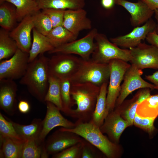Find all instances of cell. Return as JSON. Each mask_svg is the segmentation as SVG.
Masks as SVG:
<instances>
[{"label":"cell","instance_id":"1","mask_svg":"<svg viewBox=\"0 0 158 158\" xmlns=\"http://www.w3.org/2000/svg\"><path fill=\"white\" fill-rule=\"evenodd\" d=\"M49 60L44 54L39 55L29 63L25 73L19 82L26 87L31 95L43 102L49 87Z\"/></svg>","mask_w":158,"mask_h":158},{"label":"cell","instance_id":"2","mask_svg":"<svg viewBox=\"0 0 158 158\" xmlns=\"http://www.w3.org/2000/svg\"><path fill=\"white\" fill-rule=\"evenodd\" d=\"M100 90V87L90 83L71 84V95L77 107L69 116L84 122L90 121Z\"/></svg>","mask_w":158,"mask_h":158},{"label":"cell","instance_id":"3","mask_svg":"<svg viewBox=\"0 0 158 158\" xmlns=\"http://www.w3.org/2000/svg\"><path fill=\"white\" fill-rule=\"evenodd\" d=\"M75 123V126L72 128H60L80 136L96 147L108 158L118 157L120 149L118 144L113 142L104 135L99 128L91 121L84 122L77 120Z\"/></svg>","mask_w":158,"mask_h":158},{"label":"cell","instance_id":"4","mask_svg":"<svg viewBox=\"0 0 158 158\" xmlns=\"http://www.w3.org/2000/svg\"><path fill=\"white\" fill-rule=\"evenodd\" d=\"M109 63L96 62L91 58L83 59L77 72L70 78L71 84L90 83L100 87L109 83L110 75Z\"/></svg>","mask_w":158,"mask_h":158},{"label":"cell","instance_id":"5","mask_svg":"<svg viewBox=\"0 0 158 158\" xmlns=\"http://www.w3.org/2000/svg\"><path fill=\"white\" fill-rule=\"evenodd\" d=\"M96 47L91 58L99 63H109L111 60L130 61L131 56L129 49L120 48L109 41L104 34L98 33L95 37Z\"/></svg>","mask_w":158,"mask_h":158},{"label":"cell","instance_id":"6","mask_svg":"<svg viewBox=\"0 0 158 158\" xmlns=\"http://www.w3.org/2000/svg\"><path fill=\"white\" fill-rule=\"evenodd\" d=\"M110 68V75L106 98L107 108L109 112L115 106L116 100L121 89V84L125 74L130 66L127 62L115 59L109 63Z\"/></svg>","mask_w":158,"mask_h":158},{"label":"cell","instance_id":"7","mask_svg":"<svg viewBox=\"0 0 158 158\" xmlns=\"http://www.w3.org/2000/svg\"><path fill=\"white\" fill-rule=\"evenodd\" d=\"M56 54L49 59V75L59 79L70 78L77 72L83 59L73 54Z\"/></svg>","mask_w":158,"mask_h":158},{"label":"cell","instance_id":"8","mask_svg":"<svg viewBox=\"0 0 158 158\" xmlns=\"http://www.w3.org/2000/svg\"><path fill=\"white\" fill-rule=\"evenodd\" d=\"M98 33L97 30L94 28L83 38L55 48L48 53L75 54L83 60H88L95 49V39Z\"/></svg>","mask_w":158,"mask_h":158},{"label":"cell","instance_id":"9","mask_svg":"<svg viewBox=\"0 0 158 158\" xmlns=\"http://www.w3.org/2000/svg\"><path fill=\"white\" fill-rule=\"evenodd\" d=\"M29 56V53L18 48L10 58L0 61V80L20 79L28 67Z\"/></svg>","mask_w":158,"mask_h":158},{"label":"cell","instance_id":"10","mask_svg":"<svg viewBox=\"0 0 158 158\" xmlns=\"http://www.w3.org/2000/svg\"><path fill=\"white\" fill-rule=\"evenodd\" d=\"M143 73L142 70L138 69L134 65H130L125 74L115 107L121 104L130 94L136 90L144 88L154 89L153 84L145 81L142 78L141 75Z\"/></svg>","mask_w":158,"mask_h":158},{"label":"cell","instance_id":"11","mask_svg":"<svg viewBox=\"0 0 158 158\" xmlns=\"http://www.w3.org/2000/svg\"><path fill=\"white\" fill-rule=\"evenodd\" d=\"M131 56V64L142 70L147 68L158 69V48L154 46L141 43L129 49Z\"/></svg>","mask_w":158,"mask_h":158},{"label":"cell","instance_id":"12","mask_svg":"<svg viewBox=\"0 0 158 158\" xmlns=\"http://www.w3.org/2000/svg\"><path fill=\"white\" fill-rule=\"evenodd\" d=\"M84 139L77 134L61 128L50 135L45 142L48 154L53 155L83 141Z\"/></svg>","mask_w":158,"mask_h":158},{"label":"cell","instance_id":"13","mask_svg":"<svg viewBox=\"0 0 158 158\" xmlns=\"http://www.w3.org/2000/svg\"><path fill=\"white\" fill-rule=\"evenodd\" d=\"M156 23L152 18L143 25L135 27L130 33L126 35L110 39L111 42L117 46L124 49L136 47L146 39L148 34L154 31Z\"/></svg>","mask_w":158,"mask_h":158},{"label":"cell","instance_id":"14","mask_svg":"<svg viewBox=\"0 0 158 158\" xmlns=\"http://www.w3.org/2000/svg\"><path fill=\"white\" fill-rule=\"evenodd\" d=\"M47 111L43 120L42 128L39 138L45 141L46 137L54 128L61 126L71 129L75 126L74 123L64 118L60 112V110L52 103L47 102Z\"/></svg>","mask_w":158,"mask_h":158},{"label":"cell","instance_id":"15","mask_svg":"<svg viewBox=\"0 0 158 158\" xmlns=\"http://www.w3.org/2000/svg\"><path fill=\"white\" fill-rule=\"evenodd\" d=\"M130 126L128 122L121 116L120 111L115 107L109 112L99 128L103 133L107 134L111 141L118 144L123 132Z\"/></svg>","mask_w":158,"mask_h":158},{"label":"cell","instance_id":"16","mask_svg":"<svg viewBox=\"0 0 158 158\" xmlns=\"http://www.w3.org/2000/svg\"><path fill=\"white\" fill-rule=\"evenodd\" d=\"M63 26L77 37L80 32L92 29V22L83 8L65 10Z\"/></svg>","mask_w":158,"mask_h":158},{"label":"cell","instance_id":"17","mask_svg":"<svg viewBox=\"0 0 158 158\" xmlns=\"http://www.w3.org/2000/svg\"><path fill=\"white\" fill-rule=\"evenodd\" d=\"M115 4L124 8L130 14V21L134 27L140 26L151 18L154 11L142 0L136 3L126 0H115Z\"/></svg>","mask_w":158,"mask_h":158},{"label":"cell","instance_id":"18","mask_svg":"<svg viewBox=\"0 0 158 158\" xmlns=\"http://www.w3.org/2000/svg\"><path fill=\"white\" fill-rule=\"evenodd\" d=\"M34 28L32 16H28L10 32V36L15 41L18 48L28 53L32 44L31 34Z\"/></svg>","mask_w":158,"mask_h":158},{"label":"cell","instance_id":"19","mask_svg":"<svg viewBox=\"0 0 158 158\" xmlns=\"http://www.w3.org/2000/svg\"><path fill=\"white\" fill-rule=\"evenodd\" d=\"M18 86L14 80H0V107L10 115H13L17 107L16 97Z\"/></svg>","mask_w":158,"mask_h":158},{"label":"cell","instance_id":"20","mask_svg":"<svg viewBox=\"0 0 158 158\" xmlns=\"http://www.w3.org/2000/svg\"><path fill=\"white\" fill-rule=\"evenodd\" d=\"M150 95V89H139L131 99L124 100L121 104L115 107L121 112L122 118L128 122L130 126H131L133 124L138 105Z\"/></svg>","mask_w":158,"mask_h":158},{"label":"cell","instance_id":"21","mask_svg":"<svg viewBox=\"0 0 158 158\" xmlns=\"http://www.w3.org/2000/svg\"><path fill=\"white\" fill-rule=\"evenodd\" d=\"M32 40L29 52V62L34 60L39 55L49 52L54 47L49 42L47 36L38 32L35 28L32 31Z\"/></svg>","mask_w":158,"mask_h":158},{"label":"cell","instance_id":"22","mask_svg":"<svg viewBox=\"0 0 158 158\" xmlns=\"http://www.w3.org/2000/svg\"><path fill=\"white\" fill-rule=\"evenodd\" d=\"M108 84V83H104L100 87L99 93L90 121L99 128L103 124L104 119L109 113L107 109L106 104Z\"/></svg>","mask_w":158,"mask_h":158},{"label":"cell","instance_id":"23","mask_svg":"<svg viewBox=\"0 0 158 158\" xmlns=\"http://www.w3.org/2000/svg\"><path fill=\"white\" fill-rule=\"evenodd\" d=\"M45 142L39 138L26 140L23 143L21 158H48Z\"/></svg>","mask_w":158,"mask_h":158},{"label":"cell","instance_id":"24","mask_svg":"<svg viewBox=\"0 0 158 158\" xmlns=\"http://www.w3.org/2000/svg\"><path fill=\"white\" fill-rule=\"evenodd\" d=\"M9 120L17 133L23 139L26 140L39 138L42 128L43 120L41 119L35 118L30 124L28 125L20 124Z\"/></svg>","mask_w":158,"mask_h":158},{"label":"cell","instance_id":"25","mask_svg":"<svg viewBox=\"0 0 158 158\" xmlns=\"http://www.w3.org/2000/svg\"><path fill=\"white\" fill-rule=\"evenodd\" d=\"M40 10L55 8L76 10L83 8L85 0H35Z\"/></svg>","mask_w":158,"mask_h":158},{"label":"cell","instance_id":"26","mask_svg":"<svg viewBox=\"0 0 158 158\" xmlns=\"http://www.w3.org/2000/svg\"><path fill=\"white\" fill-rule=\"evenodd\" d=\"M0 158H21L24 142L8 137H0Z\"/></svg>","mask_w":158,"mask_h":158},{"label":"cell","instance_id":"27","mask_svg":"<svg viewBox=\"0 0 158 158\" xmlns=\"http://www.w3.org/2000/svg\"><path fill=\"white\" fill-rule=\"evenodd\" d=\"M6 1L16 7L18 21H21L27 16L34 15L40 10L35 0H6Z\"/></svg>","mask_w":158,"mask_h":158},{"label":"cell","instance_id":"28","mask_svg":"<svg viewBox=\"0 0 158 158\" xmlns=\"http://www.w3.org/2000/svg\"><path fill=\"white\" fill-rule=\"evenodd\" d=\"M8 31L2 28L0 30V61L10 58L18 49Z\"/></svg>","mask_w":158,"mask_h":158},{"label":"cell","instance_id":"29","mask_svg":"<svg viewBox=\"0 0 158 158\" xmlns=\"http://www.w3.org/2000/svg\"><path fill=\"white\" fill-rule=\"evenodd\" d=\"M47 37L54 48L75 40L77 38L62 25L53 28Z\"/></svg>","mask_w":158,"mask_h":158},{"label":"cell","instance_id":"30","mask_svg":"<svg viewBox=\"0 0 158 158\" xmlns=\"http://www.w3.org/2000/svg\"><path fill=\"white\" fill-rule=\"evenodd\" d=\"M139 116L156 119L158 116V94L150 95L138 105L136 113Z\"/></svg>","mask_w":158,"mask_h":158},{"label":"cell","instance_id":"31","mask_svg":"<svg viewBox=\"0 0 158 158\" xmlns=\"http://www.w3.org/2000/svg\"><path fill=\"white\" fill-rule=\"evenodd\" d=\"M47 102L52 103L61 111L63 112L60 80L50 75L49 77L48 88L44 99V102Z\"/></svg>","mask_w":158,"mask_h":158},{"label":"cell","instance_id":"32","mask_svg":"<svg viewBox=\"0 0 158 158\" xmlns=\"http://www.w3.org/2000/svg\"><path fill=\"white\" fill-rule=\"evenodd\" d=\"M11 3L5 1L0 4V25L8 31L13 28L17 20L16 9L11 6Z\"/></svg>","mask_w":158,"mask_h":158},{"label":"cell","instance_id":"33","mask_svg":"<svg viewBox=\"0 0 158 158\" xmlns=\"http://www.w3.org/2000/svg\"><path fill=\"white\" fill-rule=\"evenodd\" d=\"M60 80L61 100L63 108V112L69 116L74 105V102L70 94L71 83L69 78Z\"/></svg>","mask_w":158,"mask_h":158},{"label":"cell","instance_id":"34","mask_svg":"<svg viewBox=\"0 0 158 158\" xmlns=\"http://www.w3.org/2000/svg\"><path fill=\"white\" fill-rule=\"evenodd\" d=\"M34 28L40 33L47 36L53 28L49 17L42 11L32 16Z\"/></svg>","mask_w":158,"mask_h":158},{"label":"cell","instance_id":"35","mask_svg":"<svg viewBox=\"0 0 158 158\" xmlns=\"http://www.w3.org/2000/svg\"><path fill=\"white\" fill-rule=\"evenodd\" d=\"M0 137H8L22 142L26 140L20 137L11 122L6 120L1 113H0Z\"/></svg>","mask_w":158,"mask_h":158},{"label":"cell","instance_id":"36","mask_svg":"<svg viewBox=\"0 0 158 158\" xmlns=\"http://www.w3.org/2000/svg\"><path fill=\"white\" fill-rule=\"evenodd\" d=\"M155 119L153 118L141 117L136 113L133 124L147 132L150 135H152L156 129L154 125Z\"/></svg>","mask_w":158,"mask_h":158},{"label":"cell","instance_id":"37","mask_svg":"<svg viewBox=\"0 0 158 158\" xmlns=\"http://www.w3.org/2000/svg\"><path fill=\"white\" fill-rule=\"evenodd\" d=\"M84 140V139H83ZM52 155L53 158H81L83 141Z\"/></svg>","mask_w":158,"mask_h":158},{"label":"cell","instance_id":"38","mask_svg":"<svg viewBox=\"0 0 158 158\" xmlns=\"http://www.w3.org/2000/svg\"><path fill=\"white\" fill-rule=\"evenodd\" d=\"M65 10L49 8L42 10V11L49 17L54 28L59 26H63Z\"/></svg>","mask_w":158,"mask_h":158},{"label":"cell","instance_id":"39","mask_svg":"<svg viewBox=\"0 0 158 158\" xmlns=\"http://www.w3.org/2000/svg\"><path fill=\"white\" fill-rule=\"evenodd\" d=\"M99 150L84 139L81 149V158H99L101 157Z\"/></svg>","mask_w":158,"mask_h":158},{"label":"cell","instance_id":"40","mask_svg":"<svg viewBox=\"0 0 158 158\" xmlns=\"http://www.w3.org/2000/svg\"><path fill=\"white\" fill-rule=\"evenodd\" d=\"M145 39L150 44L158 48V35L155 30L149 33Z\"/></svg>","mask_w":158,"mask_h":158},{"label":"cell","instance_id":"41","mask_svg":"<svg viewBox=\"0 0 158 158\" xmlns=\"http://www.w3.org/2000/svg\"><path fill=\"white\" fill-rule=\"evenodd\" d=\"M18 108L19 111L21 113L26 114L30 109V106L28 102L25 100H20L18 105Z\"/></svg>","mask_w":158,"mask_h":158},{"label":"cell","instance_id":"42","mask_svg":"<svg viewBox=\"0 0 158 158\" xmlns=\"http://www.w3.org/2000/svg\"><path fill=\"white\" fill-rule=\"evenodd\" d=\"M145 78L152 83L154 85V89L158 90V71L152 74L145 75Z\"/></svg>","mask_w":158,"mask_h":158},{"label":"cell","instance_id":"43","mask_svg":"<svg viewBox=\"0 0 158 158\" xmlns=\"http://www.w3.org/2000/svg\"><path fill=\"white\" fill-rule=\"evenodd\" d=\"M152 10L158 9V0H142Z\"/></svg>","mask_w":158,"mask_h":158},{"label":"cell","instance_id":"44","mask_svg":"<svg viewBox=\"0 0 158 158\" xmlns=\"http://www.w3.org/2000/svg\"><path fill=\"white\" fill-rule=\"evenodd\" d=\"M101 3L102 6L107 9L111 8L115 4V0H101Z\"/></svg>","mask_w":158,"mask_h":158},{"label":"cell","instance_id":"45","mask_svg":"<svg viewBox=\"0 0 158 158\" xmlns=\"http://www.w3.org/2000/svg\"><path fill=\"white\" fill-rule=\"evenodd\" d=\"M154 11L155 18L157 21L155 30L156 33L158 35V9L155 10Z\"/></svg>","mask_w":158,"mask_h":158},{"label":"cell","instance_id":"46","mask_svg":"<svg viewBox=\"0 0 158 158\" xmlns=\"http://www.w3.org/2000/svg\"><path fill=\"white\" fill-rule=\"evenodd\" d=\"M6 0H0V4H1L6 1Z\"/></svg>","mask_w":158,"mask_h":158}]
</instances>
